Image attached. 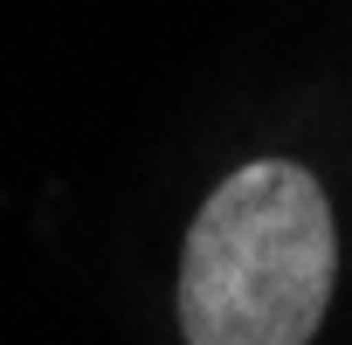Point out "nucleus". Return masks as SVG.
Returning <instances> with one entry per match:
<instances>
[{
	"instance_id": "1",
	"label": "nucleus",
	"mask_w": 352,
	"mask_h": 345,
	"mask_svg": "<svg viewBox=\"0 0 352 345\" xmlns=\"http://www.w3.org/2000/svg\"><path fill=\"white\" fill-rule=\"evenodd\" d=\"M338 276L331 201L297 159H249L201 201L180 256L187 345H311Z\"/></svg>"
}]
</instances>
